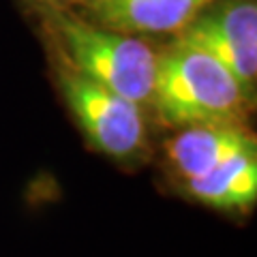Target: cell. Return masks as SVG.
<instances>
[{
    "label": "cell",
    "mask_w": 257,
    "mask_h": 257,
    "mask_svg": "<svg viewBox=\"0 0 257 257\" xmlns=\"http://www.w3.org/2000/svg\"><path fill=\"white\" fill-rule=\"evenodd\" d=\"M152 103L167 124L187 128L212 122H238L246 94L210 54L176 41L159 56Z\"/></svg>",
    "instance_id": "6da1fadb"
},
{
    "label": "cell",
    "mask_w": 257,
    "mask_h": 257,
    "mask_svg": "<svg viewBox=\"0 0 257 257\" xmlns=\"http://www.w3.org/2000/svg\"><path fill=\"white\" fill-rule=\"evenodd\" d=\"M54 30L79 75L135 105L152 103L159 56L144 41L62 11L54 13Z\"/></svg>",
    "instance_id": "7a4b0ae2"
},
{
    "label": "cell",
    "mask_w": 257,
    "mask_h": 257,
    "mask_svg": "<svg viewBox=\"0 0 257 257\" xmlns=\"http://www.w3.org/2000/svg\"><path fill=\"white\" fill-rule=\"evenodd\" d=\"M58 86L94 150L120 163L144 155L148 133L140 105L86 79L69 64L58 69Z\"/></svg>",
    "instance_id": "3957f363"
},
{
    "label": "cell",
    "mask_w": 257,
    "mask_h": 257,
    "mask_svg": "<svg viewBox=\"0 0 257 257\" xmlns=\"http://www.w3.org/2000/svg\"><path fill=\"white\" fill-rule=\"evenodd\" d=\"M180 43L210 54L253 99L257 82V7L255 0H227L202 13L180 32Z\"/></svg>",
    "instance_id": "277c9868"
},
{
    "label": "cell",
    "mask_w": 257,
    "mask_h": 257,
    "mask_svg": "<svg viewBox=\"0 0 257 257\" xmlns=\"http://www.w3.org/2000/svg\"><path fill=\"white\" fill-rule=\"evenodd\" d=\"M251 150H255V142L238 122L187 126L167 144V157L182 178V184L206 176L225 161Z\"/></svg>",
    "instance_id": "5b68a950"
},
{
    "label": "cell",
    "mask_w": 257,
    "mask_h": 257,
    "mask_svg": "<svg viewBox=\"0 0 257 257\" xmlns=\"http://www.w3.org/2000/svg\"><path fill=\"white\" fill-rule=\"evenodd\" d=\"M214 0H90L88 7L103 28L116 32H182Z\"/></svg>",
    "instance_id": "8992f818"
},
{
    "label": "cell",
    "mask_w": 257,
    "mask_h": 257,
    "mask_svg": "<svg viewBox=\"0 0 257 257\" xmlns=\"http://www.w3.org/2000/svg\"><path fill=\"white\" fill-rule=\"evenodd\" d=\"M187 193L221 210H246L257 199V152H242L206 176L184 182Z\"/></svg>",
    "instance_id": "52a82bcc"
},
{
    "label": "cell",
    "mask_w": 257,
    "mask_h": 257,
    "mask_svg": "<svg viewBox=\"0 0 257 257\" xmlns=\"http://www.w3.org/2000/svg\"><path fill=\"white\" fill-rule=\"evenodd\" d=\"M43 5H52V7H58V5H64V3H71V0H39Z\"/></svg>",
    "instance_id": "ba28073f"
}]
</instances>
